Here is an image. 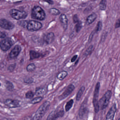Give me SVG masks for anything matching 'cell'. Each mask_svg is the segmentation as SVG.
<instances>
[{
    "label": "cell",
    "mask_w": 120,
    "mask_h": 120,
    "mask_svg": "<svg viewBox=\"0 0 120 120\" xmlns=\"http://www.w3.org/2000/svg\"><path fill=\"white\" fill-rule=\"evenodd\" d=\"M36 68V67L35 64L32 63V64H29L27 66L26 69L28 72H32L35 71Z\"/></svg>",
    "instance_id": "obj_24"
},
{
    "label": "cell",
    "mask_w": 120,
    "mask_h": 120,
    "mask_svg": "<svg viewBox=\"0 0 120 120\" xmlns=\"http://www.w3.org/2000/svg\"><path fill=\"white\" fill-rule=\"evenodd\" d=\"M24 82L26 83H32L34 82V79L31 77H26L24 79Z\"/></svg>",
    "instance_id": "obj_29"
},
{
    "label": "cell",
    "mask_w": 120,
    "mask_h": 120,
    "mask_svg": "<svg viewBox=\"0 0 120 120\" xmlns=\"http://www.w3.org/2000/svg\"><path fill=\"white\" fill-rule=\"evenodd\" d=\"M82 27V23L81 22L79 21L78 22L76 23V25L75 26L76 31L77 33H78Z\"/></svg>",
    "instance_id": "obj_28"
},
{
    "label": "cell",
    "mask_w": 120,
    "mask_h": 120,
    "mask_svg": "<svg viewBox=\"0 0 120 120\" xmlns=\"http://www.w3.org/2000/svg\"><path fill=\"white\" fill-rule=\"evenodd\" d=\"M4 103L5 105L10 108H16L20 106L19 101L16 100L7 99L5 101Z\"/></svg>",
    "instance_id": "obj_13"
},
{
    "label": "cell",
    "mask_w": 120,
    "mask_h": 120,
    "mask_svg": "<svg viewBox=\"0 0 120 120\" xmlns=\"http://www.w3.org/2000/svg\"><path fill=\"white\" fill-rule=\"evenodd\" d=\"M102 28V22L100 21H99L97 25V27L95 28V31L96 33L100 31L101 30Z\"/></svg>",
    "instance_id": "obj_31"
},
{
    "label": "cell",
    "mask_w": 120,
    "mask_h": 120,
    "mask_svg": "<svg viewBox=\"0 0 120 120\" xmlns=\"http://www.w3.org/2000/svg\"><path fill=\"white\" fill-rule=\"evenodd\" d=\"M34 96V93L31 91H28L26 94V98L27 99H31Z\"/></svg>",
    "instance_id": "obj_32"
},
{
    "label": "cell",
    "mask_w": 120,
    "mask_h": 120,
    "mask_svg": "<svg viewBox=\"0 0 120 120\" xmlns=\"http://www.w3.org/2000/svg\"><path fill=\"white\" fill-rule=\"evenodd\" d=\"M116 104L114 103L108 111L106 116V119L107 120H113L116 111Z\"/></svg>",
    "instance_id": "obj_12"
},
{
    "label": "cell",
    "mask_w": 120,
    "mask_h": 120,
    "mask_svg": "<svg viewBox=\"0 0 120 120\" xmlns=\"http://www.w3.org/2000/svg\"><path fill=\"white\" fill-rule=\"evenodd\" d=\"M87 100H85L81 105L79 112V116L80 118H85L87 116L88 110L87 106Z\"/></svg>",
    "instance_id": "obj_8"
},
{
    "label": "cell",
    "mask_w": 120,
    "mask_h": 120,
    "mask_svg": "<svg viewBox=\"0 0 120 120\" xmlns=\"http://www.w3.org/2000/svg\"><path fill=\"white\" fill-rule=\"evenodd\" d=\"M45 92V90L43 88H38L36 89V90L35 94L37 96H39Z\"/></svg>",
    "instance_id": "obj_30"
},
{
    "label": "cell",
    "mask_w": 120,
    "mask_h": 120,
    "mask_svg": "<svg viewBox=\"0 0 120 120\" xmlns=\"http://www.w3.org/2000/svg\"><path fill=\"white\" fill-rule=\"evenodd\" d=\"M93 49H94V46L93 45H91L90 46H89V47L86 50L85 52H84V56H87L90 55L93 51Z\"/></svg>",
    "instance_id": "obj_25"
},
{
    "label": "cell",
    "mask_w": 120,
    "mask_h": 120,
    "mask_svg": "<svg viewBox=\"0 0 120 120\" xmlns=\"http://www.w3.org/2000/svg\"></svg>",
    "instance_id": "obj_43"
},
{
    "label": "cell",
    "mask_w": 120,
    "mask_h": 120,
    "mask_svg": "<svg viewBox=\"0 0 120 120\" xmlns=\"http://www.w3.org/2000/svg\"><path fill=\"white\" fill-rule=\"evenodd\" d=\"M10 14L12 18L16 20L26 19L28 15L27 13L24 11H21L14 9L10 10Z\"/></svg>",
    "instance_id": "obj_5"
},
{
    "label": "cell",
    "mask_w": 120,
    "mask_h": 120,
    "mask_svg": "<svg viewBox=\"0 0 120 120\" xmlns=\"http://www.w3.org/2000/svg\"><path fill=\"white\" fill-rule=\"evenodd\" d=\"M112 95V92L111 90H108L104 94L101 98L99 101L100 109L104 110L106 109Z\"/></svg>",
    "instance_id": "obj_4"
},
{
    "label": "cell",
    "mask_w": 120,
    "mask_h": 120,
    "mask_svg": "<svg viewBox=\"0 0 120 120\" xmlns=\"http://www.w3.org/2000/svg\"><path fill=\"white\" fill-rule=\"evenodd\" d=\"M68 72L66 71H62L60 72L57 76V79L60 80H64L68 75Z\"/></svg>",
    "instance_id": "obj_19"
},
{
    "label": "cell",
    "mask_w": 120,
    "mask_h": 120,
    "mask_svg": "<svg viewBox=\"0 0 120 120\" xmlns=\"http://www.w3.org/2000/svg\"><path fill=\"white\" fill-rule=\"evenodd\" d=\"M49 13L54 15H58L60 14V11L57 9L52 8L49 10Z\"/></svg>",
    "instance_id": "obj_27"
},
{
    "label": "cell",
    "mask_w": 120,
    "mask_h": 120,
    "mask_svg": "<svg viewBox=\"0 0 120 120\" xmlns=\"http://www.w3.org/2000/svg\"><path fill=\"white\" fill-rule=\"evenodd\" d=\"M14 44L12 39L10 38H4L0 42V48L3 51H7Z\"/></svg>",
    "instance_id": "obj_7"
},
{
    "label": "cell",
    "mask_w": 120,
    "mask_h": 120,
    "mask_svg": "<svg viewBox=\"0 0 120 120\" xmlns=\"http://www.w3.org/2000/svg\"><path fill=\"white\" fill-rule=\"evenodd\" d=\"M50 104V102L49 101H46L44 102L36 111L33 119L34 120L41 119L48 110Z\"/></svg>",
    "instance_id": "obj_1"
},
{
    "label": "cell",
    "mask_w": 120,
    "mask_h": 120,
    "mask_svg": "<svg viewBox=\"0 0 120 120\" xmlns=\"http://www.w3.org/2000/svg\"><path fill=\"white\" fill-rule=\"evenodd\" d=\"M54 38V34L52 32H50L44 36L43 40L46 44H50L53 42Z\"/></svg>",
    "instance_id": "obj_15"
},
{
    "label": "cell",
    "mask_w": 120,
    "mask_h": 120,
    "mask_svg": "<svg viewBox=\"0 0 120 120\" xmlns=\"http://www.w3.org/2000/svg\"><path fill=\"white\" fill-rule=\"evenodd\" d=\"M115 26L116 28H118L120 27V18L116 20V22L115 23Z\"/></svg>",
    "instance_id": "obj_37"
},
{
    "label": "cell",
    "mask_w": 120,
    "mask_h": 120,
    "mask_svg": "<svg viewBox=\"0 0 120 120\" xmlns=\"http://www.w3.org/2000/svg\"><path fill=\"white\" fill-rule=\"evenodd\" d=\"M0 26L1 28L8 30H11L15 27V25L12 22L7 19H0Z\"/></svg>",
    "instance_id": "obj_9"
},
{
    "label": "cell",
    "mask_w": 120,
    "mask_h": 120,
    "mask_svg": "<svg viewBox=\"0 0 120 120\" xmlns=\"http://www.w3.org/2000/svg\"><path fill=\"white\" fill-rule=\"evenodd\" d=\"M16 64H11L8 67V70L10 72H12L14 71L16 67Z\"/></svg>",
    "instance_id": "obj_33"
},
{
    "label": "cell",
    "mask_w": 120,
    "mask_h": 120,
    "mask_svg": "<svg viewBox=\"0 0 120 120\" xmlns=\"http://www.w3.org/2000/svg\"><path fill=\"white\" fill-rule=\"evenodd\" d=\"M42 27V25L40 22L37 21L30 20L28 22L26 28L28 30L33 32L39 30Z\"/></svg>",
    "instance_id": "obj_6"
},
{
    "label": "cell",
    "mask_w": 120,
    "mask_h": 120,
    "mask_svg": "<svg viewBox=\"0 0 120 120\" xmlns=\"http://www.w3.org/2000/svg\"><path fill=\"white\" fill-rule=\"evenodd\" d=\"M73 21L74 23H77L79 21L78 17L77 15H75L73 16Z\"/></svg>",
    "instance_id": "obj_36"
},
{
    "label": "cell",
    "mask_w": 120,
    "mask_h": 120,
    "mask_svg": "<svg viewBox=\"0 0 120 120\" xmlns=\"http://www.w3.org/2000/svg\"><path fill=\"white\" fill-rule=\"evenodd\" d=\"M5 86L6 88L9 91H11L14 90V86L12 83L8 81H6L5 82Z\"/></svg>",
    "instance_id": "obj_21"
},
{
    "label": "cell",
    "mask_w": 120,
    "mask_h": 120,
    "mask_svg": "<svg viewBox=\"0 0 120 120\" xmlns=\"http://www.w3.org/2000/svg\"><path fill=\"white\" fill-rule=\"evenodd\" d=\"M33 19L40 21H43L45 19V11L38 6L34 7L32 9L31 13Z\"/></svg>",
    "instance_id": "obj_2"
},
{
    "label": "cell",
    "mask_w": 120,
    "mask_h": 120,
    "mask_svg": "<svg viewBox=\"0 0 120 120\" xmlns=\"http://www.w3.org/2000/svg\"><path fill=\"white\" fill-rule=\"evenodd\" d=\"M100 83L98 82L95 85L94 90V95L93 99V104L94 108V110L95 113L99 112L100 110L99 105L98 98L100 88Z\"/></svg>",
    "instance_id": "obj_3"
},
{
    "label": "cell",
    "mask_w": 120,
    "mask_h": 120,
    "mask_svg": "<svg viewBox=\"0 0 120 120\" xmlns=\"http://www.w3.org/2000/svg\"><path fill=\"white\" fill-rule=\"evenodd\" d=\"M99 7L100 10H105L107 7L106 0H101V2L100 3Z\"/></svg>",
    "instance_id": "obj_23"
},
{
    "label": "cell",
    "mask_w": 120,
    "mask_h": 120,
    "mask_svg": "<svg viewBox=\"0 0 120 120\" xmlns=\"http://www.w3.org/2000/svg\"><path fill=\"white\" fill-rule=\"evenodd\" d=\"M43 97H37L35 98L34 99H33L30 101V103L33 104H37L39 103L40 102L42 101L43 99Z\"/></svg>",
    "instance_id": "obj_26"
},
{
    "label": "cell",
    "mask_w": 120,
    "mask_h": 120,
    "mask_svg": "<svg viewBox=\"0 0 120 120\" xmlns=\"http://www.w3.org/2000/svg\"><path fill=\"white\" fill-rule=\"evenodd\" d=\"M78 61H79V59L78 60H77V61H76V63H75V64H77V63H78Z\"/></svg>",
    "instance_id": "obj_41"
},
{
    "label": "cell",
    "mask_w": 120,
    "mask_h": 120,
    "mask_svg": "<svg viewBox=\"0 0 120 120\" xmlns=\"http://www.w3.org/2000/svg\"><path fill=\"white\" fill-rule=\"evenodd\" d=\"M7 35H6V34L3 32H1L0 33V38H6Z\"/></svg>",
    "instance_id": "obj_39"
},
{
    "label": "cell",
    "mask_w": 120,
    "mask_h": 120,
    "mask_svg": "<svg viewBox=\"0 0 120 120\" xmlns=\"http://www.w3.org/2000/svg\"><path fill=\"white\" fill-rule=\"evenodd\" d=\"M28 23V22L27 21H19L18 22V24L23 27H26Z\"/></svg>",
    "instance_id": "obj_34"
},
{
    "label": "cell",
    "mask_w": 120,
    "mask_h": 120,
    "mask_svg": "<svg viewBox=\"0 0 120 120\" xmlns=\"http://www.w3.org/2000/svg\"><path fill=\"white\" fill-rule=\"evenodd\" d=\"M78 55H76L72 57V58H71V62H75L76 60V59L78 58Z\"/></svg>",
    "instance_id": "obj_38"
},
{
    "label": "cell",
    "mask_w": 120,
    "mask_h": 120,
    "mask_svg": "<svg viewBox=\"0 0 120 120\" xmlns=\"http://www.w3.org/2000/svg\"><path fill=\"white\" fill-rule=\"evenodd\" d=\"M75 88V86L73 84H70L69 85L65 91L59 97V99L61 100L66 98L74 90Z\"/></svg>",
    "instance_id": "obj_11"
},
{
    "label": "cell",
    "mask_w": 120,
    "mask_h": 120,
    "mask_svg": "<svg viewBox=\"0 0 120 120\" xmlns=\"http://www.w3.org/2000/svg\"><path fill=\"white\" fill-rule=\"evenodd\" d=\"M59 19L63 29L65 30L68 27V20L66 16L62 14L60 16Z\"/></svg>",
    "instance_id": "obj_16"
},
{
    "label": "cell",
    "mask_w": 120,
    "mask_h": 120,
    "mask_svg": "<svg viewBox=\"0 0 120 120\" xmlns=\"http://www.w3.org/2000/svg\"><path fill=\"white\" fill-rule=\"evenodd\" d=\"M21 51V47L19 45H16L10 53L9 56L11 59H15L18 56Z\"/></svg>",
    "instance_id": "obj_14"
},
{
    "label": "cell",
    "mask_w": 120,
    "mask_h": 120,
    "mask_svg": "<svg viewBox=\"0 0 120 120\" xmlns=\"http://www.w3.org/2000/svg\"><path fill=\"white\" fill-rule=\"evenodd\" d=\"M29 55H30V60H33L35 59H38L42 56V54L40 53L33 50H31L30 51Z\"/></svg>",
    "instance_id": "obj_18"
},
{
    "label": "cell",
    "mask_w": 120,
    "mask_h": 120,
    "mask_svg": "<svg viewBox=\"0 0 120 120\" xmlns=\"http://www.w3.org/2000/svg\"><path fill=\"white\" fill-rule=\"evenodd\" d=\"M96 33L95 32V30L93 31L91 33L90 35V36H89V38H88V42L89 43H90L91 41L92 40L93 38V36H94V35L95 33Z\"/></svg>",
    "instance_id": "obj_35"
},
{
    "label": "cell",
    "mask_w": 120,
    "mask_h": 120,
    "mask_svg": "<svg viewBox=\"0 0 120 120\" xmlns=\"http://www.w3.org/2000/svg\"><path fill=\"white\" fill-rule=\"evenodd\" d=\"M119 119H120V118L118 120H119Z\"/></svg>",
    "instance_id": "obj_42"
},
{
    "label": "cell",
    "mask_w": 120,
    "mask_h": 120,
    "mask_svg": "<svg viewBox=\"0 0 120 120\" xmlns=\"http://www.w3.org/2000/svg\"><path fill=\"white\" fill-rule=\"evenodd\" d=\"M64 114L63 110L54 111L52 112L48 116L47 120H55L59 118L62 117Z\"/></svg>",
    "instance_id": "obj_10"
},
{
    "label": "cell",
    "mask_w": 120,
    "mask_h": 120,
    "mask_svg": "<svg viewBox=\"0 0 120 120\" xmlns=\"http://www.w3.org/2000/svg\"><path fill=\"white\" fill-rule=\"evenodd\" d=\"M44 1L50 4H54V2L52 0H44Z\"/></svg>",
    "instance_id": "obj_40"
},
{
    "label": "cell",
    "mask_w": 120,
    "mask_h": 120,
    "mask_svg": "<svg viewBox=\"0 0 120 120\" xmlns=\"http://www.w3.org/2000/svg\"><path fill=\"white\" fill-rule=\"evenodd\" d=\"M73 103L74 100L72 99L70 100L68 102H67L65 107V110H66V112H68L69 111V110L72 107Z\"/></svg>",
    "instance_id": "obj_22"
},
{
    "label": "cell",
    "mask_w": 120,
    "mask_h": 120,
    "mask_svg": "<svg viewBox=\"0 0 120 120\" xmlns=\"http://www.w3.org/2000/svg\"><path fill=\"white\" fill-rule=\"evenodd\" d=\"M97 17V15L95 13H93L87 17L86 20V24L90 25L94 22Z\"/></svg>",
    "instance_id": "obj_17"
},
{
    "label": "cell",
    "mask_w": 120,
    "mask_h": 120,
    "mask_svg": "<svg viewBox=\"0 0 120 120\" xmlns=\"http://www.w3.org/2000/svg\"><path fill=\"white\" fill-rule=\"evenodd\" d=\"M85 87L84 86H82L80 88V90L77 93L76 95V100L77 101H79L81 98V97L83 94L84 91H85Z\"/></svg>",
    "instance_id": "obj_20"
}]
</instances>
